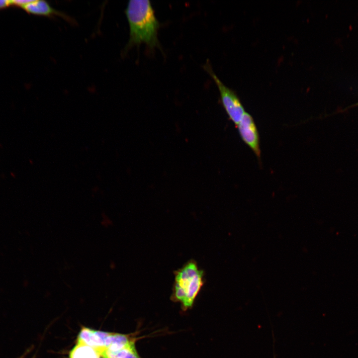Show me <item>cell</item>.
Returning <instances> with one entry per match:
<instances>
[{"mask_svg": "<svg viewBox=\"0 0 358 358\" xmlns=\"http://www.w3.org/2000/svg\"><path fill=\"white\" fill-rule=\"evenodd\" d=\"M125 13L130 31L128 48L142 43L151 48L159 46V23L149 0H129Z\"/></svg>", "mask_w": 358, "mask_h": 358, "instance_id": "obj_1", "label": "cell"}, {"mask_svg": "<svg viewBox=\"0 0 358 358\" xmlns=\"http://www.w3.org/2000/svg\"><path fill=\"white\" fill-rule=\"evenodd\" d=\"M175 281L171 299L180 303L186 311L193 305L194 301L204 283V271L197 263L190 260L181 268L174 271Z\"/></svg>", "mask_w": 358, "mask_h": 358, "instance_id": "obj_2", "label": "cell"}, {"mask_svg": "<svg viewBox=\"0 0 358 358\" xmlns=\"http://www.w3.org/2000/svg\"><path fill=\"white\" fill-rule=\"evenodd\" d=\"M204 69L215 82L222 105L230 119L237 125L246 112L239 98L235 91L226 86L217 77L208 62L204 66Z\"/></svg>", "mask_w": 358, "mask_h": 358, "instance_id": "obj_3", "label": "cell"}, {"mask_svg": "<svg viewBox=\"0 0 358 358\" xmlns=\"http://www.w3.org/2000/svg\"><path fill=\"white\" fill-rule=\"evenodd\" d=\"M236 126L243 142L260 160L261 150L259 135L252 116L249 113L246 112Z\"/></svg>", "mask_w": 358, "mask_h": 358, "instance_id": "obj_4", "label": "cell"}, {"mask_svg": "<svg viewBox=\"0 0 358 358\" xmlns=\"http://www.w3.org/2000/svg\"><path fill=\"white\" fill-rule=\"evenodd\" d=\"M109 332L94 330L84 327L79 334L77 342L95 348L101 355L105 350V340Z\"/></svg>", "mask_w": 358, "mask_h": 358, "instance_id": "obj_5", "label": "cell"}, {"mask_svg": "<svg viewBox=\"0 0 358 358\" xmlns=\"http://www.w3.org/2000/svg\"><path fill=\"white\" fill-rule=\"evenodd\" d=\"M22 8L30 14L43 16L59 15L64 17L63 13L54 8L45 0H30Z\"/></svg>", "mask_w": 358, "mask_h": 358, "instance_id": "obj_6", "label": "cell"}, {"mask_svg": "<svg viewBox=\"0 0 358 358\" xmlns=\"http://www.w3.org/2000/svg\"><path fill=\"white\" fill-rule=\"evenodd\" d=\"M101 357L102 358H141L136 351L135 342L119 350L111 351L105 350L101 354Z\"/></svg>", "mask_w": 358, "mask_h": 358, "instance_id": "obj_7", "label": "cell"}, {"mask_svg": "<svg viewBox=\"0 0 358 358\" xmlns=\"http://www.w3.org/2000/svg\"><path fill=\"white\" fill-rule=\"evenodd\" d=\"M100 353L95 348L81 343H77L69 353V358H100Z\"/></svg>", "mask_w": 358, "mask_h": 358, "instance_id": "obj_8", "label": "cell"}, {"mask_svg": "<svg viewBox=\"0 0 358 358\" xmlns=\"http://www.w3.org/2000/svg\"><path fill=\"white\" fill-rule=\"evenodd\" d=\"M30 1V0H11V6L22 8L24 6H25Z\"/></svg>", "mask_w": 358, "mask_h": 358, "instance_id": "obj_9", "label": "cell"}, {"mask_svg": "<svg viewBox=\"0 0 358 358\" xmlns=\"http://www.w3.org/2000/svg\"><path fill=\"white\" fill-rule=\"evenodd\" d=\"M101 216L102 220L101 221L100 223L102 226L107 228L109 226L112 225V221L109 219L104 213H102Z\"/></svg>", "mask_w": 358, "mask_h": 358, "instance_id": "obj_10", "label": "cell"}, {"mask_svg": "<svg viewBox=\"0 0 358 358\" xmlns=\"http://www.w3.org/2000/svg\"><path fill=\"white\" fill-rule=\"evenodd\" d=\"M11 6V0H0V10Z\"/></svg>", "mask_w": 358, "mask_h": 358, "instance_id": "obj_11", "label": "cell"}, {"mask_svg": "<svg viewBox=\"0 0 358 358\" xmlns=\"http://www.w3.org/2000/svg\"><path fill=\"white\" fill-rule=\"evenodd\" d=\"M109 268L111 269H114L115 268L116 264L114 261H110V264H109Z\"/></svg>", "mask_w": 358, "mask_h": 358, "instance_id": "obj_12", "label": "cell"}, {"mask_svg": "<svg viewBox=\"0 0 358 358\" xmlns=\"http://www.w3.org/2000/svg\"><path fill=\"white\" fill-rule=\"evenodd\" d=\"M273 358H276L275 356H273Z\"/></svg>", "mask_w": 358, "mask_h": 358, "instance_id": "obj_13", "label": "cell"}, {"mask_svg": "<svg viewBox=\"0 0 358 358\" xmlns=\"http://www.w3.org/2000/svg\"></svg>", "mask_w": 358, "mask_h": 358, "instance_id": "obj_14", "label": "cell"}]
</instances>
